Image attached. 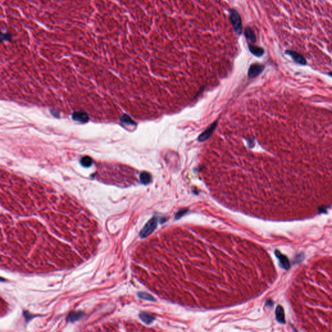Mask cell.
<instances>
[{
    "label": "cell",
    "mask_w": 332,
    "mask_h": 332,
    "mask_svg": "<svg viewBox=\"0 0 332 332\" xmlns=\"http://www.w3.org/2000/svg\"><path fill=\"white\" fill-rule=\"evenodd\" d=\"M123 121L124 122V123H128L129 124H134V122L132 120V119L129 117L128 116H126L125 117L124 116L123 118Z\"/></svg>",
    "instance_id": "cell-18"
},
{
    "label": "cell",
    "mask_w": 332,
    "mask_h": 332,
    "mask_svg": "<svg viewBox=\"0 0 332 332\" xmlns=\"http://www.w3.org/2000/svg\"><path fill=\"white\" fill-rule=\"evenodd\" d=\"M140 319L147 324H150L154 320V318L151 315H149L148 313L145 312H142L139 314Z\"/></svg>",
    "instance_id": "cell-10"
},
{
    "label": "cell",
    "mask_w": 332,
    "mask_h": 332,
    "mask_svg": "<svg viewBox=\"0 0 332 332\" xmlns=\"http://www.w3.org/2000/svg\"><path fill=\"white\" fill-rule=\"evenodd\" d=\"M230 18L236 33L238 34H241L242 32V23L240 15L236 10L232 9L230 11Z\"/></svg>",
    "instance_id": "cell-2"
},
{
    "label": "cell",
    "mask_w": 332,
    "mask_h": 332,
    "mask_svg": "<svg viewBox=\"0 0 332 332\" xmlns=\"http://www.w3.org/2000/svg\"><path fill=\"white\" fill-rule=\"evenodd\" d=\"M187 211H188L187 209L180 210L179 211L177 212V213L176 214V215H175V219H179L181 218L184 214H186Z\"/></svg>",
    "instance_id": "cell-16"
},
{
    "label": "cell",
    "mask_w": 332,
    "mask_h": 332,
    "mask_svg": "<svg viewBox=\"0 0 332 332\" xmlns=\"http://www.w3.org/2000/svg\"><path fill=\"white\" fill-rule=\"evenodd\" d=\"M140 180L142 184H144V185H147V184H149L151 182V175L147 172H142L140 175Z\"/></svg>",
    "instance_id": "cell-13"
},
{
    "label": "cell",
    "mask_w": 332,
    "mask_h": 332,
    "mask_svg": "<svg viewBox=\"0 0 332 332\" xmlns=\"http://www.w3.org/2000/svg\"><path fill=\"white\" fill-rule=\"evenodd\" d=\"M83 316H84V313L82 311H72L68 315L67 320L70 322H75L80 320Z\"/></svg>",
    "instance_id": "cell-7"
},
{
    "label": "cell",
    "mask_w": 332,
    "mask_h": 332,
    "mask_svg": "<svg viewBox=\"0 0 332 332\" xmlns=\"http://www.w3.org/2000/svg\"><path fill=\"white\" fill-rule=\"evenodd\" d=\"M137 296L140 298L143 299V300H149V301H153V302H154L156 300L155 298L153 296H151V294L145 293V292H139L137 293Z\"/></svg>",
    "instance_id": "cell-14"
},
{
    "label": "cell",
    "mask_w": 332,
    "mask_h": 332,
    "mask_svg": "<svg viewBox=\"0 0 332 332\" xmlns=\"http://www.w3.org/2000/svg\"><path fill=\"white\" fill-rule=\"evenodd\" d=\"M264 70V66L260 64H254L248 70V75L250 78H255L259 75Z\"/></svg>",
    "instance_id": "cell-4"
},
{
    "label": "cell",
    "mask_w": 332,
    "mask_h": 332,
    "mask_svg": "<svg viewBox=\"0 0 332 332\" xmlns=\"http://www.w3.org/2000/svg\"><path fill=\"white\" fill-rule=\"evenodd\" d=\"M275 254L276 256V257H277L278 258V260L280 262V264L282 265V267H283V269H289V267H290V263H289V262L288 260V258L284 256L283 254H282L279 251L276 250L275 251Z\"/></svg>",
    "instance_id": "cell-6"
},
{
    "label": "cell",
    "mask_w": 332,
    "mask_h": 332,
    "mask_svg": "<svg viewBox=\"0 0 332 332\" xmlns=\"http://www.w3.org/2000/svg\"><path fill=\"white\" fill-rule=\"evenodd\" d=\"M80 163L81 164L84 166V167H86V168H88L90 167V166L92 164V160L90 157H89V156H84V157L82 158L81 160H80Z\"/></svg>",
    "instance_id": "cell-15"
},
{
    "label": "cell",
    "mask_w": 332,
    "mask_h": 332,
    "mask_svg": "<svg viewBox=\"0 0 332 332\" xmlns=\"http://www.w3.org/2000/svg\"><path fill=\"white\" fill-rule=\"evenodd\" d=\"M23 315H24V316H25V318L27 322H29L31 319H32L33 318L35 317V316H32V315L30 314V313H28L27 311H25V312L23 313Z\"/></svg>",
    "instance_id": "cell-17"
},
{
    "label": "cell",
    "mask_w": 332,
    "mask_h": 332,
    "mask_svg": "<svg viewBox=\"0 0 332 332\" xmlns=\"http://www.w3.org/2000/svg\"><path fill=\"white\" fill-rule=\"evenodd\" d=\"M328 75L332 77V72H329V73H328Z\"/></svg>",
    "instance_id": "cell-19"
},
{
    "label": "cell",
    "mask_w": 332,
    "mask_h": 332,
    "mask_svg": "<svg viewBox=\"0 0 332 332\" xmlns=\"http://www.w3.org/2000/svg\"><path fill=\"white\" fill-rule=\"evenodd\" d=\"M158 221V219L157 217H153L148 222L146 223V225L140 231V237L143 239L151 235L154 231V230L156 228V227H157Z\"/></svg>",
    "instance_id": "cell-1"
},
{
    "label": "cell",
    "mask_w": 332,
    "mask_h": 332,
    "mask_svg": "<svg viewBox=\"0 0 332 332\" xmlns=\"http://www.w3.org/2000/svg\"><path fill=\"white\" fill-rule=\"evenodd\" d=\"M276 319L280 323L284 324L285 320V314H284V311L283 308L281 306H278L276 309Z\"/></svg>",
    "instance_id": "cell-9"
},
{
    "label": "cell",
    "mask_w": 332,
    "mask_h": 332,
    "mask_svg": "<svg viewBox=\"0 0 332 332\" xmlns=\"http://www.w3.org/2000/svg\"><path fill=\"white\" fill-rule=\"evenodd\" d=\"M217 125V122H215L214 123H212L206 131H205L203 132L200 134V136L198 137V141L202 142L208 140L214 132Z\"/></svg>",
    "instance_id": "cell-3"
},
{
    "label": "cell",
    "mask_w": 332,
    "mask_h": 332,
    "mask_svg": "<svg viewBox=\"0 0 332 332\" xmlns=\"http://www.w3.org/2000/svg\"><path fill=\"white\" fill-rule=\"evenodd\" d=\"M285 53L289 54V56H291L293 60L295 62H297V64H301V65H306V64H307V61L306 59L304 58L302 54H300V53L296 51H294L292 50H287L286 51H285Z\"/></svg>",
    "instance_id": "cell-5"
},
{
    "label": "cell",
    "mask_w": 332,
    "mask_h": 332,
    "mask_svg": "<svg viewBox=\"0 0 332 332\" xmlns=\"http://www.w3.org/2000/svg\"><path fill=\"white\" fill-rule=\"evenodd\" d=\"M249 50L257 57H261L264 53V49L263 48L253 45H249Z\"/></svg>",
    "instance_id": "cell-12"
},
{
    "label": "cell",
    "mask_w": 332,
    "mask_h": 332,
    "mask_svg": "<svg viewBox=\"0 0 332 332\" xmlns=\"http://www.w3.org/2000/svg\"><path fill=\"white\" fill-rule=\"evenodd\" d=\"M245 37H246V40L248 42H250L251 43H255V42L256 40V35H255L253 30L251 28H250V27H248V28H246L245 29Z\"/></svg>",
    "instance_id": "cell-11"
},
{
    "label": "cell",
    "mask_w": 332,
    "mask_h": 332,
    "mask_svg": "<svg viewBox=\"0 0 332 332\" xmlns=\"http://www.w3.org/2000/svg\"><path fill=\"white\" fill-rule=\"evenodd\" d=\"M73 118L74 120L81 123H86L89 120L88 116L86 113L81 112H75L73 114Z\"/></svg>",
    "instance_id": "cell-8"
}]
</instances>
